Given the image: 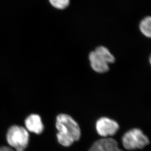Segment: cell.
Segmentation results:
<instances>
[{"label": "cell", "mask_w": 151, "mask_h": 151, "mask_svg": "<svg viewBox=\"0 0 151 151\" xmlns=\"http://www.w3.org/2000/svg\"><path fill=\"white\" fill-rule=\"evenodd\" d=\"M56 137L59 144L69 147L75 141H78L81 135V129L76 120L68 114H61L56 118Z\"/></svg>", "instance_id": "1"}, {"label": "cell", "mask_w": 151, "mask_h": 151, "mask_svg": "<svg viewBox=\"0 0 151 151\" xmlns=\"http://www.w3.org/2000/svg\"><path fill=\"white\" fill-rule=\"evenodd\" d=\"M6 140L10 147L16 151H25L30 141V134L25 127L13 125L6 134Z\"/></svg>", "instance_id": "2"}, {"label": "cell", "mask_w": 151, "mask_h": 151, "mask_svg": "<svg viewBox=\"0 0 151 151\" xmlns=\"http://www.w3.org/2000/svg\"><path fill=\"white\" fill-rule=\"evenodd\" d=\"M123 146L126 150L142 149L148 145L150 141L147 135L139 129L129 130L122 138Z\"/></svg>", "instance_id": "3"}, {"label": "cell", "mask_w": 151, "mask_h": 151, "mask_svg": "<svg viewBox=\"0 0 151 151\" xmlns=\"http://www.w3.org/2000/svg\"><path fill=\"white\" fill-rule=\"evenodd\" d=\"M119 129L118 123L108 117H101L96 123V130L98 134L104 137L114 135Z\"/></svg>", "instance_id": "4"}, {"label": "cell", "mask_w": 151, "mask_h": 151, "mask_svg": "<svg viewBox=\"0 0 151 151\" xmlns=\"http://www.w3.org/2000/svg\"><path fill=\"white\" fill-rule=\"evenodd\" d=\"M24 127L29 133L41 134L44 130V125L41 117L39 114H32L26 117L24 121Z\"/></svg>", "instance_id": "5"}, {"label": "cell", "mask_w": 151, "mask_h": 151, "mask_svg": "<svg viewBox=\"0 0 151 151\" xmlns=\"http://www.w3.org/2000/svg\"><path fill=\"white\" fill-rule=\"evenodd\" d=\"M88 151H123L119 148L118 143L113 138H102L96 141Z\"/></svg>", "instance_id": "6"}, {"label": "cell", "mask_w": 151, "mask_h": 151, "mask_svg": "<svg viewBox=\"0 0 151 151\" xmlns=\"http://www.w3.org/2000/svg\"><path fill=\"white\" fill-rule=\"evenodd\" d=\"M89 60L91 68L97 73H106L109 70L108 64L101 58L95 51L90 53Z\"/></svg>", "instance_id": "7"}, {"label": "cell", "mask_w": 151, "mask_h": 151, "mask_svg": "<svg viewBox=\"0 0 151 151\" xmlns=\"http://www.w3.org/2000/svg\"><path fill=\"white\" fill-rule=\"evenodd\" d=\"M95 51L108 64L109 63H113L115 62V58L107 47L103 46H99L96 47Z\"/></svg>", "instance_id": "8"}, {"label": "cell", "mask_w": 151, "mask_h": 151, "mask_svg": "<svg viewBox=\"0 0 151 151\" xmlns=\"http://www.w3.org/2000/svg\"><path fill=\"white\" fill-rule=\"evenodd\" d=\"M140 30L144 35L150 38L151 36V17H146L143 19L139 24Z\"/></svg>", "instance_id": "9"}, {"label": "cell", "mask_w": 151, "mask_h": 151, "mask_svg": "<svg viewBox=\"0 0 151 151\" xmlns=\"http://www.w3.org/2000/svg\"><path fill=\"white\" fill-rule=\"evenodd\" d=\"M51 6L58 9H64L70 4V0H49Z\"/></svg>", "instance_id": "10"}]
</instances>
